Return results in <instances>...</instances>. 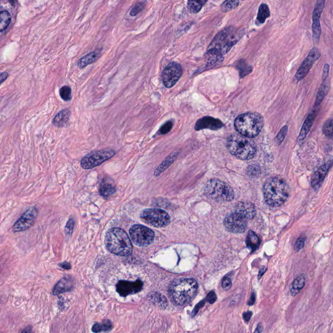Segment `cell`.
<instances>
[{
	"label": "cell",
	"mask_w": 333,
	"mask_h": 333,
	"mask_svg": "<svg viewBox=\"0 0 333 333\" xmlns=\"http://www.w3.org/2000/svg\"><path fill=\"white\" fill-rule=\"evenodd\" d=\"M290 192L287 182L280 177H272L267 180L263 187L265 201L272 207L283 205L287 201Z\"/></svg>",
	"instance_id": "1"
},
{
	"label": "cell",
	"mask_w": 333,
	"mask_h": 333,
	"mask_svg": "<svg viewBox=\"0 0 333 333\" xmlns=\"http://www.w3.org/2000/svg\"><path fill=\"white\" fill-rule=\"evenodd\" d=\"M198 289V284L194 279H180L169 286L171 300L178 305H184L194 299Z\"/></svg>",
	"instance_id": "2"
},
{
	"label": "cell",
	"mask_w": 333,
	"mask_h": 333,
	"mask_svg": "<svg viewBox=\"0 0 333 333\" xmlns=\"http://www.w3.org/2000/svg\"><path fill=\"white\" fill-rule=\"evenodd\" d=\"M105 242L108 251L116 255L128 256L132 252L131 240L121 228H113L108 230Z\"/></svg>",
	"instance_id": "3"
},
{
	"label": "cell",
	"mask_w": 333,
	"mask_h": 333,
	"mask_svg": "<svg viewBox=\"0 0 333 333\" xmlns=\"http://www.w3.org/2000/svg\"><path fill=\"white\" fill-rule=\"evenodd\" d=\"M227 148L230 154L239 160H251L256 153L254 142L239 133H233L228 137Z\"/></svg>",
	"instance_id": "4"
},
{
	"label": "cell",
	"mask_w": 333,
	"mask_h": 333,
	"mask_svg": "<svg viewBox=\"0 0 333 333\" xmlns=\"http://www.w3.org/2000/svg\"><path fill=\"white\" fill-rule=\"evenodd\" d=\"M241 31L229 27L221 31L208 48L207 52L223 57L241 37Z\"/></svg>",
	"instance_id": "5"
},
{
	"label": "cell",
	"mask_w": 333,
	"mask_h": 333,
	"mask_svg": "<svg viewBox=\"0 0 333 333\" xmlns=\"http://www.w3.org/2000/svg\"><path fill=\"white\" fill-rule=\"evenodd\" d=\"M234 126L241 135L253 138L262 130L264 126V118L259 113L248 112L237 116L234 121Z\"/></svg>",
	"instance_id": "6"
},
{
	"label": "cell",
	"mask_w": 333,
	"mask_h": 333,
	"mask_svg": "<svg viewBox=\"0 0 333 333\" xmlns=\"http://www.w3.org/2000/svg\"><path fill=\"white\" fill-rule=\"evenodd\" d=\"M205 192L209 199L216 202H229L234 198L233 189L219 179L210 180L206 184Z\"/></svg>",
	"instance_id": "7"
},
{
	"label": "cell",
	"mask_w": 333,
	"mask_h": 333,
	"mask_svg": "<svg viewBox=\"0 0 333 333\" xmlns=\"http://www.w3.org/2000/svg\"><path fill=\"white\" fill-rule=\"evenodd\" d=\"M115 155V151L112 149H103L95 150L87 154L82 159L81 166L83 169H91L99 166L103 163L113 158Z\"/></svg>",
	"instance_id": "8"
},
{
	"label": "cell",
	"mask_w": 333,
	"mask_h": 333,
	"mask_svg": "<svg viewBox=\"0 0 333 333\" xmlns=\"http://www.w3.org/2000/svg\"><path fill=\"white\" fill-rule=\"evenodd\" d=\"M141 218L146 223L155 227H163L170 222L168 214L160 209H146L141 212Z\"/></svg>",
	"instance_id": "9"
},
{
	"label": "cell",
	"mask_w": 333,
	"mask_h": 333,
	"mask_svg": "<svg viewBox=\"0 0 333 333\" xmlns=\"http://www.w3.org/2000/svg\"><path fill=\"white\" fill-rule=\"evenodd\" d=\"M130 235L133 242L141 247L150 245L154 239L153 231L151 229L146 227L145 226L140 225V224H135L131 226Z\"/></svg>",
	"instance_id": "10"
},
{
	"label": "cell",
	"mask_w": 333,
	"mask_h": 333,
	"mask_svg": "<svg viewBox=\"0 0 333 333\" xmlns=\"http://www.w3.org/2000/svg\"><path fill=\"white\" fill-rule=\"evenodd\" d=\"M183 70L181 65L176 62L169 63L162 73V80L165 88H171L181 78Z\"/></svg>",
	"instance_id": "11"
},
{
	"label": "cell",
	"mask_w": 333,
	"mask_h": 333,
	"mask_svg": "<svg viewBox=\"0 0 333 333\" xmlns=\"http://www.w3.org/2000/svg\"><path fill=\"white\" fill-rule=\"evenodd\" d=\"M38 215V211L35 207L30 208L22 214L12 226L13 232H20L28 230L35 223Z\"/></svg>",
	"instance_id": "12"
},
{
	"label": "cell",
	"mask_w": 333,
	"mask_h": 333,
	"mask_svg": "<svg viewBox=\"0 0 333 333\" xmlns=\"http://www.w3.org/2000/svg\"><path fill=\"white\" fill-rule=\"evenodd\" d=\"M247 221L243 216L234 212L226 216L224 220V224L228 231L236 234L245 232L247 226Z\"/></svg>",
	"instance_id": "13"
},
{
	"label": "cell",
	"mask_w": 333,
	"mask_h": 333,
	"mask_svg": "<svg viewBox=\"0 0 333 333\" xmlns=\"http://www.w3.org/2000/svg\"><path fill=\"white\" fill-rule=\"evenodd\" d=\"M320 57V52L319 50L317 48H313L310 52L308 56L303 61L302 65H301L300 69L297 72L294 77L295 80L296 82H300V80L303 79L306 76L307 74H308L310 69L313 67L314 63L319 59Z\"/></svg>",
	"instance_id": "14"
},
{
	"label": "cell",
	"mask_w": 333,
	"mask_h": 333,
	"mask_svg": "<svg viewBox=\"0 0 333 333\" xmlns=\"http://www.w3.org/2000/svg\"><path fill=\"white\" fill-rule=\"evenodd\" d=\"M143 284L140 280L135 282L120 281L116 285V292L120 296L126 297L141 291Z\"/></svg>",
	"instance_id": "15"
},
{
	"label": "cell",
	"mask_w": 333,
	"mask_h": 333,
	"mask_svg": "<svg viewBox=\"0 0 333 333\" xmlns=\"http://www.w3.org/2000/svg\"><path fill=\"white\" fill-rule=\"evenodd\" d=\"M326 0H318L317 5L313 12V40L315 43L319 42L321 35V26H320V18L323 11Z\"/></svg>",
	"instance_id": "16"
},
{
	"label": "cell",
	"mask_w": 333,
	"mask_h": 333,
	"mask_svg": "<svg viewBox=\"0 0 333 333\" xmlns=\"http://www.w3.org/2000/svg\"><path fill=\"white\" fill-rule=\"evenodd\" d=\"M333 164L332 160L328 161L325 164L322 165L320 168H318L317 171L314 173L312 176L311 184L312 187L315 189V190H318L322 186V182L325 179L327 174H328L331 167Z\"/></svg>",
	"instance_id": "17"
},
{
	"label": "cell",
	"mask_w": 333,
	"mask_h": 333,
	"mask_svg": "<svg viewBox=\"0 0 333 333\" xmlns=\"http://www.w3.org/2000/svg\"><path fill=\"white\" fill-rule=\"evenodd\" d=\"M222 127L223 124L219 119L211 116H205L197 120L195 126V130L199 131L203 129H209L212 130H218Z\"/></svg>",
	"instance_id": "18"
},
{
	"label": "cell",
	"mask_w": 333,
	"mask_h": 333,
	"mask_svg": "<svg viewBox=\"0 0 333 333\" xmlns=\"http://www.w3.org/2000/svg\"><path fill=\"white\" fill-rule=\"evenodd\" d=\"M234 212L243 216L247 220L253 219L256 215L255 207L253 204L246 201L237 203Z\"/></svg>",
	"instance_id": "19"
},
{
	"label": "cell",
	"mask_w": 333,
	"mask_h": 333,
	"mask_svg": "<svg viewBox=\"0 0 333 333\" xmlns=\"http://www.w3.org/2000/svg\"><path fill=\"white\" fill-rule=\"evenodd\" d=\"M73 288V282L69 277H65L60 280L55 286L53 290V294L57 296L63 293L69 292Z\"/></svg>",
	"instance_id": "20"
},
{
	"label": "cell",
	"mask_w": 333,
	"mask_h": 333,
	"mask_svg": "<svg viewBox=\"0 0 333 333\" xmlns=\"http://www.w3.org/2000/svg\"><path fill=\"white\" fill-rule=\"evenodd\" d=\"M178 155H179V152H174L169 155V156H167L166 159L157 167L154 173L155 177H158L163 171L166 170L171 165L172 163L175 162L176 159L177 158Z\"/></svg>",
	"instance_id": "21"
},
{
	"label": "cell",
	"mask_w": 333,
	"mask_h": 333,
	"mask_svg": "<svg viewBox=\"0 0 333 333\" xmlns=\"http://www.w3.org/2000/svg\"><path fill=\"white\" fill-rule=\"evenodd\" d=\"M100 56H101V53L99 51H94V52H90V54H87L86 56L82 57L78 61V67L80 69H83V68L86 67L89 65L93 64L99 58Z\"/></svg>",
	"instance_id": "22"
},
{
	"label": "cell",
	"mask_w": 333,
	"mask_h": 333,
	"mask_svg": "<svg viewBox=\"0 0 333 333\" xmlns=\"http://www.w3.org/2000/svg\"><path fill=\"white\" fill-rule=\"evenodd\" d=\"M70 115H71V112L69 110H63L55 116L53 120V124L59 128L65 126L69 121Z\"/></svg>",
	"instance_id": "23"
},
{
	"label": "cell",
	"mask_w": 333,
	"mask_h": 333,
	"mask_svg": "<svg viewBox=\"0 0 333 333\" xmlns=\"http://www.w3.org/2000/svg\"><path fill=\"white\" fill-rule=\"evenodd\" d=\"M246 243H247L249 249H251L252 251H254L259 247L260 240L259 237L253 231H249L247 239H246Z\"/></svg>",
	"instance_id": "24"
},
{
	"label": "cell",
	"mask_w": 333,
	"mask_h": 333,
	"mask_svg": "<svg viewBox=\"0 0 333 333\" xmlns=\"http://www.w3.org/2000/svg\"><path fill=\"white\" fill-rule=\"evenodd\" d=\"M315 118V111L312 112L311 114H309L308 117L307 118L304 124H303L302 129H301L300 137H300V140L304 139L305 137L307 136V135L308 134L309 130H311L312 125H313Z\"/></svg>",
	"instance_id": "25"
},
{
	"label": "cell",
	"mask_w": 333,
	"mask_h": 333,
	"mask_svg": "<svg viewBox=\"0 0 333 333\" xmlns=\"http://www.w3.org/2000/svg\"><path fill=\"white\" fill-rule=\"evenodd\" d=\"M208 0H188V8L192 13H197L201 10Z\"/></svg>",
	"instance_id": "26"
},
{
	"label": "cell",
	"mask_w": 333,
	"mask_h": 333,
	"mask_svg": "<svg viewBox=\"0 0 333 333\" xmlns=\"http://www.w3.org/2000/svg\"><path fill=\"white\" fill-rule=\"evenodd\" d=\"M100 194L104 197H108L116 192V188L111 184L103 182L99 190Z\"/></svg>",
	"instance_id": "27"
},
{
	"label": "cell",
	"mask_w": 333,
	"mask_h": 333,
	"mask_svg": "<svg viewBox=\"0 0 333 333\" xmlns=\"http://www.w3.org/2000/svg\"><path fill=\"white\" fill-rule=\"evenodd\" d=\"M269 16H270V11H269L268 6L266 4H262L258 9L257 22L260 24H264Z\"/></svg>",
	"instance_id": "28"
},
{
	"label": "cell",
	"mask_w": 333,
	"mask_h": 333,
	"mask_svg": "<svg viewBox=\"0 0 333 333\" xmlns=\"http://www.w3.org/2000/svg\"><path fill=\"white\" fill-rule=\"evenodd\" d=\"M305 285V278L304 276H300L295 280L291 288V294L295 296L300 292Z\"/></svg>",
	"instance_id": "29"
},
{
	"label": "cell",
	"mask_w": 333,
	"mask_h": 333,
	"mask_svg": "<svg viewBox=\"0 0 333 333\" xmlns=\"http://www.w3.org/2000/svg\"><path fill=\"white\" fill-rule=\"evenodd\" d=\"M10 22V15L7 11L2 10L0 11V32L5 30Z\"/></svg>",
	"instance_id": "30"
},
{
	"label": "cell",
	"mask_w": 333,
	"mask_h": 333,
	"mask_svg": "<svg viewBox=\"0 0 333 333\" xmlns=\"http://www.w3.org/2000/svg\"><path fill=\"white\" fill-rule=\"evenodd\" d=\"M239 5V0H226L222 4V11L228 12L236 8Z\"/></svg>",
	"instance_id": "31"
},
{
	"label": "cell",
	"mask_w": 333,
	"mask_h": 333,
	"mask_svg": "<svg viewBox=\"0 0 333 333\" xmlns=\"http://www.w3.org/2000/svg\"><path fill=\"white\" fill-rule=\"evenodd\" d=\"M112 326L111 322L106 321L103 324H96L93 327V332L95 333H99L103 332H108L111 330Z\"/></svg>",
	"instance_id": "32"
},
{
	"label": "cell",
	"mask_w": 333,
	"mask_h": 333,
	"mask_svg": "<svg viewBox=\"0 0 333 333\" xmlns=\"http://www.w3.org/2000/svg\"><path fill=\"white\" fill-rule=\"evenodd\" d=\"M237 69L239 70L241 76H245L246 74L251 73L252 70L251 67L243 60L239 61L238 64H237Z\"/></svg>",
	"instance_id": "33"
},
{
	"label": "cell",
	"mask_w": 333,
	"mask_h": 333,
	"mask_svg": "<svg viewBox=\"0 0 333 333\" xmlns=\"http://www.w3.org/2000/svg\"><path fill=\"white\" fill-rule=\"evenodd\" d=\"M174 123L173 120H168L163 124L162 126L160 127V130L158 131L157 134L159 135H165L167 133L170 132L172 128H173Z\"/></svg>",
	"instance_id": "34"
},
{
	"label": "cell",
	"mask_w": 333,
	"mask_h": 333,
	"mask_svg": "<svg viewBox=\"0 0 333 333\" xmlns=\"http://www.w3.org/2000/svg\"><path fill=\"white\" fill-rule=\"evenodd\" d=\"M59 94L63 101H69L72 99L71 89L69 86H63L59 91Z\"/></svg>",
	"instance_id": "35"
},
{
	"label": "cell",
	"mask_w": 333,
	"mask_h": 333,
	"mask_svg": "<svg viewBox=\"0 0 333 333\" xmlns=\"http://www.w3.org/2000/svg\"><path fill=\"white\" fill-rule=\"evenodd\" d=\"M323 131L324 134L330 137V139L332 138L333 137V120L330 119L328 120L326 122V124H324L323 127Z\"/></svg>",
	"instance_id": "36"
},
{
	"label": "cell",
	"mask_w": 333,
	"mask_h": 333,
	"mask_svg": "<svg viewBox=\"0 0 333 333\" xmlns=\"http://www.w3.org/2000/svg\"><path fill=\"white\" fill-rule=\"evenodd\" d=\"M247 172L250 177H256L260 175L261 170L259 166H258V165H252L248 167Z\"/></svg>",
	"instance_id": "37"
},
{
	"label": "cell",
	"mask_w": 333,
	"mask_h": 333,
	"mask_svg": "<svg viewBox=\"0 0 333 333\" xmlns=\"http://www.w3.org/2000/svg\"><path fill=\"white\" fill-rule=\"evenodd\" d=\"M145 2H140V3L136 4V5H135L134 7L132 8V9L131 10L130 12V16H137V14H139L140 12H141L142 10H143V8H145Z\"/></svg>",
	"instance_id": "38"
},
{
	"label": "cell",
	"mask_w": 333,
	"mask_h": 333,
	"mask_svg": "<svg viewBox=\"0 0 333 333\" xmlns=\"http://www.w3.org/2000/svg\"><path fill=\"white\" fill-rule=\"evenodd\" d=\"M288 127L285 126L281 129V131L279 133V134L277 135L276 138H275V143L277 145H280L283 141V140L285 139L286 133H287Z\"/></svg>",
	"instance_id": "39"
},
{
	"label": "cell",
	"mask_w": 333,
	"mask_h": 333,
	"mask_svg": "<svg viewBox=\"0 0 333 333\" xmlns=\"http://www.w3.org/2000/svg\"><path fill=\"white\" fill-rule=\"evenodd\" d=\"M74 226V221L73 219H70L67 222V225L65 226V233L67 235H71L73 233Z\"/></svg>",
	"instance_id": "40"
},
{
	"label": "cell",
	"mask_w": 333,
	"mask_h": 333,
	"mask_svg": "<svg viewBox=\"0 0 333 333\" xmlns=\"http://www.w3.org/2000/svg\"><path fill=\"white\" fill-rule=\"evenodd\" d=\"M222 288H223L224 290H226H226L230 289L231 286H232V282H231L230 278H224L222 281Z\"/></svg>",
	"instance_id": "41"
},
{
	"label": "cell",
	"mask_w": 333,
	"mask_h": 333,
	"mask_svg": "<svg viewBox=\"0 0 333 333\" xmlns=\"http://www.w3.org/2000/svg\"><path fill=\"white\" fill-rule=\"evenodd\" d=\"M305 245V239L303 238H300L298 239V240L297 241V242L296 243V245H295V249L296 250V251H300L303 247H304Z\"/></svg>",
	"instance_id": "42"
},
{
	"label": "cell",
	"mask_w": 333,
	"mask_h": 333,
	"mask_svg": "<svg viewBox=\"0 0 333 333\" xmlns=\"http://www.w3.org/2000/svg\"><path fill=\"white\" fill-rule=\"evenodd\" d=\"M208 300L210 303H214V301L216 300V294L214 292L210 293L209 296H208Z\"/></svg>",
	"instance_id": "43"
},
{
	"label": "cell",
	"mask_w": 333,
	"mask_h": 333,
	"mask_svg": "<svg viewBox=\"0 0 333 333\" xmlns=\"http://www.w3.org/2000/svg\"><path fill=\"white\" fill-rule=\"evenodd\" d=\"M8 74L7 73H0V85L3 82H5L8 78Z\"/></svg>",
	"instance_id": "44"
},
{
	"label": "cell",
	"mask_w": 333,
	"mask_h": 333,
	"mask_svg": "<svg viewBox=\"0 0 333 333\" xmlns=\"http://www.w3.org/2000/svg\"><path fill=\"white\" fill-rule=\"evenodd\" d=\"M59 266L65 269H69L71 268V265L67 262H63L62 264H59Z\"/></svg>",
	"instance_id": "45"
},
{
	"label": "cell",
	"mask_w": 333,
	"mask_h": 333,
	"mask_svg": "<svg viewBox=\"0 0 333 333\" xmlns=\"http://www.w3.org/2000/svg\"><path fill=\"white\" fill-rule=\"evenodd\" d=\"M251 315L252 313L251 312H247V313L244 314V320H245L246 322L249 321L250 318H251Z\"/></svg>",
	"instance_id": "46"
},
{
	"label": "cell",
	"mask_w": 333,
	"mask_h": 333,
	"mask_svg": "<svg viewBox=\"0 0 333 333\" xmlns=\"http://www.w3.org/2000/svg\"><path fill=\"white\" fill-rule=\"evenodd\" d=\"M3 10V8H2L1 7H0V11H1V10Z\"/></svg>",
	"instance_id": "47"
}]
</instances>
